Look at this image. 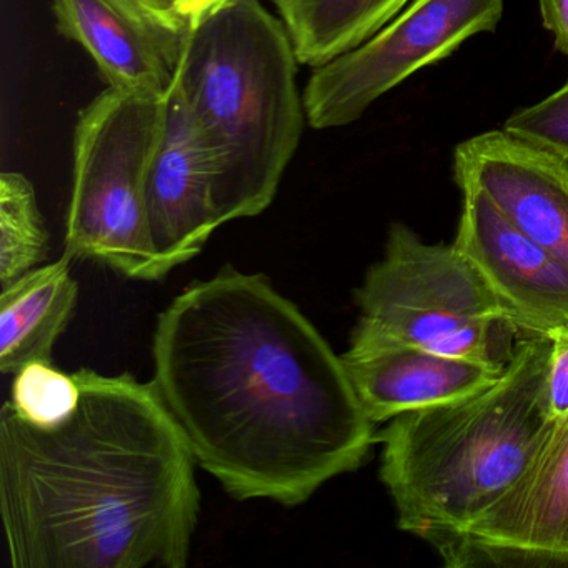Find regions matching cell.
<instances>
[{
  "label": "cell",
  "mask_w": 568,
  "mask_h": 568,
  "mask_svg": "<svg viewBox=\"0 0 568 568\" xmlns=\"http://www.w3.org/2000/svg\"><path fill=\"white\" fill-rule=\"evenodd\" d=\"M58 31L78 42L109 88L169 95L181 71L192 22L145 0H54Z\"/></svg>",
  "instance_id": "cell-9"
},
{
  "label": "cell",
  "mask_w": 568,
  "mask_h": 568,
  "mask_svg": "<svg viewBox=\"0 0 568 568\" xmlns=\"http://www.w3.org/2000/svg\"><path fill=\"white\" fill-rule=\"evenodd\" d=\"M152 355L195 460L237 500L305 504L377 440L342 357L264 275L224 267L185 288Z\"/></svg>",
  "instance_id": "cell-1"
},
{
  "label": "cell",
  "mask_w": 568,
  "mask_h": 568,
  "mask_svg": "<svg viewBox=\"0 0 568 568\" xmlns=\"http://www.w3.org/2000/svg\"><path fill=\"white\" fill-rule=\"evenodd\" d=\"M504 131L568 162V81L538 104L515 112L505 122Z\"/></svg>",
  "instance_id": "cell-18"
},
{
  "label": "cell",
  "mask_w": 568,
  "mask_h": 568,
  "mask_svg": "<svg viewBox=\"0 0 568 568\" xmlns=\"http://www.w3.org/2000/svg\"><path fill=\"white\" fill-rule=\"evenodd\" d=\"M49 254V232L31 181L0 175V288L36 271Z\"/></svg>",
  "instance_id": "cell-16"
},
{
  "label": "cell",
  "mask_w": 568,
  "mask_h": 568,
  "mask_svg": "<svg viewBox=\"0 0 568 568\" xmlns=\"http://www.w3.org/2000/svg\"><path fill=\"white\" fill-rule=\"evenodd\" d=\"M298 59L284 22L235 0L192 24L178 85L215 165L222 225L262 214L304 132Z\"/></svg>",
  "instance_id": "cell-4"
},
{
  "label": "cell",
  "mask_w": 568,
  "mask_h": 568,
  "mask_svg": "<svg viewBox=\"0 0 568 568\" xmlns=\"http://www.w3.org/2000/svg\"><path fill=\"white\" fill-rule=\"evenodd\" d=\"M342 361L355 395L374 425L474 394L494 384L505 372L394 342L351 341Z\"/></svg>",
  "instance_id": "cell-13"
},
{
  "label": "cell",
  "mask_w": 568,
  "mask_h": 568,
  "mask_svg": "<svg viewBox=\"0 0 568 568\" xmlns=\"http://www.w3.org/2000/svg\"><path fill=\"white\" fill-rule=\"evenodd\" d=\"M454 245L474 264L511 312L525 335L554 337L568 331V267L518 231L490 199L462 189Z\"/></svg>",
  "instance_id": "cell-10"
},
{
  "label": "cell",
  "mask_w": 568,
  "mask_h": 568,
  "mask_svg": "<svg viewBox=\"0 0 568 568\" xmlns=\"http://www.w3.org/2000/svg\"><path fill=\"white\" fill-rule=\"evenodd\" d=\"M501 14L504 0H412L374 38L314 69L304 92L307 124L325 131L358 121L415 72L494 32Z\"/></svg>",
  "instance_id": "cell-7"
},
{
  "label": "cell",
  "mask_w": 568,
  "mask_h": 568,
  "mask_svg": "<svg viewBox=\"0 0 568 568\" xmlns=\"http://www.w3.org/2000/svg\"><path fill=\"white\" fill-rule=\"evenodd\" d=\"M71 258L38 267L0 295V371L12 374L36 361L52 362V351L78 305Z\"/></svg>",
  "instance_id": "cell-14"
},
{
  "label": "cell",
  "mask_w": 568,
  "mask_h": 568,
  "mask_svg": "<svg viewBox=\"0 0 568 568\" xmlns=\"http://www.w3.org/2000/svg\"><path fill=\"white\" fill-rule=\"evenodd\" d=\"M551 341L545 400L550 420L568 415V331L558 332Z\"/></svg>",
  "instance_id": "cell-19"
},
{
  "label": "cell",
  "mask_w": 568,
  "mask_h": 568,
  "mask_svg": "<svg viewBox=\"0 0 568 568\" xmlns=\"http://www.w3.org/2000/svg\"><path fill=\"white\" fill-rule=\"evenodd\" d=\"M148 212L165 275L201 254L222 225L214 161L178 81L165 101L164 122L149 168Z\"/></svg>",
  "instance_id": "cell-12"
},
{
  "label": "cell",
  "mask_w": 568,
  "mask_h": 568,
  "mask_svg": "<svg viewBox=\"0 0 568 568\" xmlns=\"http://www.w3.org/2000/svg\"><path fill=\"white\" fill-rule=\"evenodd\" d=\"M362 317L352 341L415 345L504 372L521 338L511 312L452 245H432L394 224L385 255L355 291Z\"/></svg>",
  "instance_id": "cell-5"
},
{
  "label": "cell",
  "mask_w": 568,
  "mask_h": 568,
  "mask_svg": "<svg viewBox=\"0 0 568 568\" xmlns=\"http://www.w3.org/2000/svg\"><path fill=\"white\" fill-rule=\"evenodd\" d=\"M152 8L159 9V11L165 12V14L179 16L178 4L175 0H145ZM182 18V16H179Z\"/></svg>",
  "instance_id": "cell-22"
},
{
  "label": "cell",
  "mask_w": 568,
  "mask_h": 568,
  "mask_svg": "<svg viewBox=\"0 0 568 568\" xmlns=\"http://www.w3.org/2000/svg\"><path fill=\"white\" fill-rule=\"evenodd\" d=\"M438 555L452 568H568V415L517 484Z\"/></svg>",
  "instance_id": "cell-8"
},
{
  "label": "cell",
  "mask_w": 568,
  "mask_h": 568,
  "mask_svg": "<svg viewBox=\"0 0 568 568\" xmlns=\"http://www.w3.org/2000/svg\"><path fill=\"white\" fill-rule=\"evenodd\" d=\"M551 341L524 337L494 384L388 420L381 478L398 528L444 550L534 464L555 422L545 385Z\"/></svg>",
  "instance_id": "cell-3"
},
{
  "label": "cell",
  "mask_w": 568,
  "mask_h": 568,
  "mask_svg": "<svg viewBox=\"0 0 568 568\" xmlns=\"http://www.w3.org/2000/svg\"><path fill=\"white\" fill-rule=\"evenodd\" d=\"M412 0H274L298 64L322 68L374 38Z\"/></svg>",
  "instance_id": "cell-15"
},
{
  "label": "cell",
  "mask_w": 568,
  "mask_h": 568,
  "mask_svg": "<svg viewBox=\"0 0 568 568\" xmlns=\"http://www.w3.org/2000/svg\"><path fill=\"white\" fill-rule=\"evenodd\" d=\"M168 95L108 88L79 114L64 255L138 281L165 277L152 241L148 175Z\"/></svg>",
  "instance_id": "cell-6"
},
{
  "label": "cell",
  "mask_w": 568,
  "mask_h": 568,
  "mask_svg": "<svg viewBox=\"0 0 568 568\" xmlns=\"http://www.w3.org/2000/svg\"><path fill=\"white\" fill-rule=\"evenodd\" d=\"M235 0H175L179 16L191 21L192 24L207 18L212 12L232 4Z\"/></svg>",
  "instance_id": "cell-21"
},
{
  "label": "cell",
  "mask_w": 568,
  "mask_h": 568,
  "mask_svg": "<svg viewBox=\"0 0 568 568\" xmlns=\"http://www.w3.org/2000/svg\"><path fill=\"white\" fill-rule=\"evenodd\" d=\"M81 384L49 361H36L14 374L9 404L19 417L41 428L64 424L78 410Z\"/></svg>",
  "instance_id": "cell-17"
},
{
  "label": "cell",
  "mask_w": 568,
  "mask_h": 568,
  "mask_svg": "<svg viewBox=\"0 0 568 568\" xmlns=\"http://www.w3.org/2000/svg\"><path fill=\"white\" fill-rule=\"evenodd\" d=\"M78 410L41 428L0 410V515L14 568H184L195 460L154 384L81 368Z\"/></svg>",
  "instance_id": "cell-2"
},
{
  "label": "cell",
  "mask_w": 568,
  "mask_h": 568,
  "mask_svg": "<svg viewBox=\"0 0 568 568\" xmlns=\"http://www.w3.org/2000/svg\"><path fill=\"white\" fill-rule=\"evenodd\" d=\"M458 187L484 192L528 237L568 267V162L555 152L501 131L455 149Z\"/></svg>",
  "instance_id": "cell-11"
},
{
  "label": "cell",
  "mask_w": 568,
  "mask_h": 568,
  "mask_svg": "<svg viewBox=\"0 0 568 568\" xmlns=\"http://www.w3.org/2000/svg\"><path fill=\"white\" fill-rule=\"evenodd\" d=\"M544 28L554 36L555 48L568 59V0H538Z\"/></svg>",
  "instance_id": "cell-20"
}]
</instances>
